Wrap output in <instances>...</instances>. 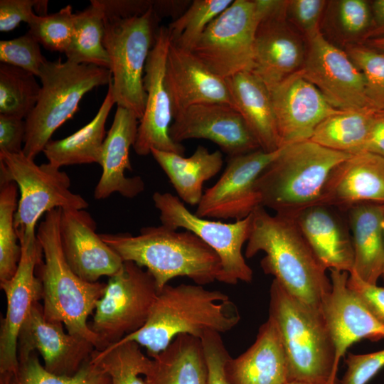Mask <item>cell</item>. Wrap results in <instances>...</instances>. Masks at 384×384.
<instances>
[{
    "label": "cell",
    "instance_id": "d6986e66",
    "mask_svg": "<svg viewBox=\"0 0 384 384\" xmlns=\"http://www.w3.org/2000/svg\"><path fill=\"white\" fill-rule=\"evenodd\" d=\"M269 91L281 147L309 140L324 119L339 111L327 102L301 71Z\"/></svg>",
    "mask_w": 384,
    "mask_h": 384
},
{
    "label": "cell",
    "instance_id": "1f68e13d",
    "mask_svg": "<svg viewBox=\"0 0 384 384\" xmlns=\"http://www.w3.org/2000/svg\"><path fill=\"white\" fill-rule=\"evenodd\" d=\"M115 103L111 81L100 107L88 124L64 139L50 140L46 144L43 152L48 163L58 169L74 164L97 163L100 165L107 135L105 124Z\"/></svg>",
    "mask_w": 384,
    "mask_h": 384
},
{
    "label": "cell",
    "instance_id": "5bb4252c",
    "mask_svg": "<svg viewBox=\"0 0 384 384\" xmlns=\"http://www.w3.org/2000/svg\"><path fill=\"white\" fill-rule=\"evenodd\" d=\"M280 149L266 152L259 149L230 157L218 181L203 192L195 214L204 218L235 220L249 216L261 206L256 181Z\"/></svg>",
    "mask_w": 384,
    "mask_h": 384
},
{
    "label": "cell",
    "instance_id": "484cf974",
    "mask_svg": "<svg viewBox=\"0 0 384 384\" xmlns=\"http://www.w3.org/2000/svg\"><path fill=\"white\" fill-rule=\"evenodd\" d=\"M228 384H285L289 365L278 327L269 316L255 341L243 353L228 358L224 367Z\"/></svg>",
    "mask_w": 384,
    "mask_h": 384
},
{
    "label": "cell",
    "instance_id": "f35d334b",
    "mask_svg": "<svg viewBox=\"0 0 384 384\" xmlns=\"http://www.w3.org/2000/svg\"><path fill=\"white\" fill-rule=\"evenodd\" d=\"M233 0H194L169 26L171 42L191 50L206 27L225 11Z\"/></svg>",
    "mask_w": 384,
    "mask_h": 384
},
{
    "label": "cell",
    "instance_id": "681fc988",
    "mask_svg": "<svg viewBox=\"0 0 384 384\" xmlns=\"http://www.w3.org/2000/svg\"><path fill=\"white\" fill-rule=\"evenodd\" d=\"M104 18H127L146 13L153 6L154 1L149 0H92Z\"/></svg>",
    "mask_w": 384,
    "mask_h": 384
},
{
    "label": "cell",
    "instance_id": "5b68a950",
    "mask_svg": "<svg viewBox=\"0 0 384 384\" xmlns=\"http://www.w3.org/2000/svg\"><path fill=\"white\" fill-rule=\"evenodd\" d=\"M269 316L275 321L282 337L289 381L340 384L334 343L320 311L299 301L273 279Z\"/></svg>",
    "mask_w": 384,
    "mask_h": 384
},
{
    "label": "cell",
    "instance_id": "ac0fdd59",
    "mask_svg": "<svg viewBox=\"0 0 384 384\" xmlns=\"http://www.w3.org/2000/svg\"><path fill=\"white\" fill-rule=\"evenodd\" d=\"M173 118L169 135L176 143L190 139H208L230 157L260 149L240 113L230 105L198 104Z\"/></svg>",
    "mask_w": 384,
    "mask_h": 384
},
{
    "label": "cell",
    "instance_id": "4fadbf2b",
    "mask_svg": "<svg viewBox=\"0 0 384 384\" xmlns=\"http://www.w3.org/2000/svg\"><path fill=\"white\" fill-rule=\"evenodd\" d=\"M301 73L338 110L373 109L361 72L345 50L335 46L321 32L306 41Z\"/></svg>",
    "mask_w": 384,
    "mask_h": 384
},
{
    "label": "cell",
    "instance_id": "60d3db41",
    "mask_svg": "<svg viewBox=\"0 0 384 384\" xmlns=\"http://www.w3.org/2000/svg\"><path fill=\"white\" fill-rule=\"evenodd\" d=\"M28 24V33L46 49L65 53L74 28L72 6L68 5L56 13L45 16L35 14Z\"/></svg>",
    "mask_w": 384,
    "mask_h": 384
},
{
    "label": "cell",
    "instance_id": "2e32d148",
    "mask_svg": "<svg viewBox=\"0 0 384 384\" xmlns=\"http://www.w3.org/2000/svg\"><path fill=\"white\" fill-rule=\"evenodd\" d=\"M21 255L15 274L0 282L6 297V311L1 321L0 373H14L18 366L17 343L20 329L33 305L42 299V284L36 269L43 259V250L37 238L20 241Z\"/></svg>",
    "mask_w": 384,
    "mask_h": 384
},
{
    "label": "cell",
    "instance_id": "74e56055",
    "mask_svg": "<svg viewBox=\"0 0 384 384\" xmlns=\"http://www.w3.org/2000/svg\"><path fill=\"white\" fill-rule=\"evenodd\" d=\"M17 194L15 182L0 181V282L15 274L21 255L14 223Z\"/></svg>",
    "mask_w": 384,
    "mask_h": 384
},
{
    "label": "cell",
    "instance_id": "c3c4849f",
    "mask_svg": "<svg viewBox=\"0 0 384 384\" xmlns=\"http://www.w3.org/2000/svg\"><path fill=\"white\" fill-rule=\"evenodd\" d=\"M37 0H1L0 31L9 32L21 22L27 23L36 14L33 12Z\"/></svg>",
    "mask_w": 384,
    "mask_h": 384
},
{
    "label": "cell",
    "instance_id": "d590c367",
    "mask_svg": "<svg viewBox=\"0 0 384 384\" xmlns=\"http://www.w3.org/2000/svg\"><path fill=\"white\" fill-rule=\"evenodd\" d=\"M36 77L21 68L1 63L0 114L26 118L41 93Z\"/></svg>",
    "mask_w": 384,
    "mask_h": 384
},
{
    "label": "cell",
    "instance_id": "e0dca14e",
    "mask_svg": "<svg viewBox=\"0 0 384 384\" xmlns=\"http://www.w3.org/2000/svg\"><path fill=\"white\" fill-rule=\"evenodd\" d=\"M95 349L87 339L65 333L62 322L47 320L39 302L33 305L23 324L17 343L18 357L38 352L46 370L64 376L75 374Z\"/></svg>",
    "mask_w": 384,
    "mask_h": 384
},
{
    "label": "cell",
    "instance_id": "836d02e7",
    "mask_svg": "<svg viewBox=\"0 0 384 384\" xmlns=\"http://www.w3.org/2000/svg\"><path fill=\"white\" fill-rule=\"evenodd\" d=\"M104 34V18L97 6L91 4L74 14L73 33L65 53L67 60L110 70V58L103 44Z\"/></svg>",
    "mask_w": 384,
    "mask_h": 384
},
{
    "label": "cell",
    "instance_id": "30bf717a",
    "mask_svg": "<svg viewBox=\"0 0 384 384\" xmlns=\"http://www.w3.org/2000/svg\"><path fill=\"white\" fill-rule=\"evenodd\" d=\"M158 290L152 275L136 263L124 262L110 277L89 325L102 350L141 329L146 323Z\"/></svg>",
    "mask_w": 384,
    "mask_h": 384
},
{
    "label": "cell",
    "instance_id": "11a10c76",
    "mask_svg": "<svg viewBox=\"0 0 384 384\" xmlns=\"http://www.w3.org/2000/svg\"><path fill=\"white\" fill-rule=\"evenodd\" d=\"M371 48L384 52V36L374 38L368 41Z\"/></svg>",
    "mask_w": 384,
    "mask_h": 384
},
{
    "label": "cell",
    "instance_id": "ab89813d",
    "mask_svg": "<svg viewBox=\"0 0 384 384\" xmlns=\"http://www.w3.org/2000/svg\"><path fill=\"white\" fill-rule=\"evenodd\" d=\"M334 33L346 46L355 44L358 38L367 37L371 22L368 3L365 0L328 1L325 11ZM328 20V21H329Z\"/></svg>",
    "mask_w": 384,
    "mask_h": 384
},
{
    "label": "cell",
    "instance_id": "f6af8a7d",
    "mask_svg": "<svg viewBox=\"0 0 384 384\" xmlns=\"http://www.w3.org/2000/svg\"><path fill=\"white\" fill-rule=\"evenodd\" d=\"M340 384H367L384 368V349L365 354L348 353Z\"/></svg>",
    "mask_w": 384,
    "mask_h": 384
},
{
    "label": "cell",
    "instance_id": "44dd1931",
    "mask_svg": "<svg viewBox=\"0 0 384 384\" xmlns=\"http://www.w3.org/2000/svg\"><path fill=\"white\" fill-rule=\"evenodd\" d=\"M59 229L65 260L82 280L96 282L122 269L124 261L96 233V223L84 209H61Z\"/></svg>",
    "mask_w": 384,
    "mask_h": 384
},
{
    "label": "cell",
    "instance_id": "7dc6e473",
    "mask_svg": "<svg viewBox=\"0 0 384 384\" xmlns=\"http://www.w3.org/2000/svg\"><path fill=\"white\" fill-rule=\"evenodd\" d=\"M348 287L362 300L375 318L384 326V287L363 281L356 274H349Z\"/></svg>",
    "mask_w": 384,
    "mask_h": 384
},
{
    "label": "cell",
    "instance_id": "6da1fadb",
    "mask_svg": "<svg viewBox=\"0 0 384 384\" xmlns=\"http://www.w3.org/2000/svg\"><path fill=\"white\" fill-rule=\"evenodd\" d=\"M259 252L265 254L260 262L265 274L272 275L299 301L321 312L331 289V279L293 217L271 215L262 206L252 213L245 256L251 258Z\"/></svg>",
    "mask_w": 384,
    "mask_h": 384
},
{
    "label": "cell",
    "instance_id": "277c9868",
    "mask_svg": "<svg viewBox=\"0 0 384 384\" xmlns=\"http://www.w3.org/2000/svg\"><path fill=\"white\" fill-rule=\"evenodd\" d=\"M60 213V208H55L46 213L36 232L44 258L36 269L42 284L44 316L50 321L62 322L68 333L87 339L101 351L100 340L87 319L103 296L106 284L85 282L71 270L61 245Z\"/></svg>",
    "mask_w": 384,
    "mask_h": 384
},
{
    "label": "cell",
    "instance_id": "f5cc1de1",
    "mask_svg": "<svg viewBox=\"0 0 384 384\" xmlns=\"http://www.w3.org/2000/svg\"><path fill=\"white\" fill-rule=\"evenodd\" d=\"M371 9L374 21L378 28H384V0L373 1Z\"/></svg>",
    "mask_w": 384,
    "mask_h": 384
},
{
    "label": "cell",
    "instance_id": "db71d44e",
    "mask_svg": "<svg viewBox=\"0 0 384 384\" xmlns=\"http://www.w3.org/2000/svg\"><path fill=\"white\" fill-rule=\"evenodd\" d=\"M48 1L37 0L34 9L38 16H45L48 14Z\"/></svg>",
    "mask_w": 384,
    "mask_h": 384
},
{
    "label": "cell",
    "instance_id": "603a6c76",
    "mask_svg": "<svg viewBox=\"0 0 384 384\" xmlns=\"http://www.w3.org/2000/svg\"><path fill=\"white\" fill-rule=\"evenodd\" d=\"M165 85L173 117L188 107L202 103H224L233 107L225 78L212 72L191 50L171 42Z\"/></svg>",
    "mask_w": 384,
    "mask_h": 384
},
{
    "label": "cell",
    "instance_id": "4dcf8cb0",
    "mask_svg": "<svg viewBox=\"0 0 384 384\" xmlns=\"http://www.w3.org/2000/svg\"><path fill=\"white\" fill-rule=\"evenodd\" d=\"M146 384H208V368L200 338L177 336L151 358Z\"/></svg>",
    "mask_w": 384,
    "mask_h": 384
},
{
    "label": "cell",
    "instance_id": "7402d4cb",
    "mask_svg": "<svg viewBox=\"0 0 384 384\" xmlns=\"http://www.w3.org/2000/svg\"><path fill=\"white\" fill-rule=\"evenodd\" d=\"M348 276L346 272L330 270L331 289L321 309L334 343L337 369L341 358L354 343L363 338L384 339V326L348 287Z\"/></svg>",
    "mask_w": 384,
    "mask_h": 384
},
{
    "label": "cell",
    "instance_id": "6f0895ef",
    "mask_svg": "<svg viewBox=\"0 0 384 384\" xmlns=\"http://www.w3.org/2000/svg\"><path fill=\"white\" fill-rule=\"evenodd\" d=\"M383 245H384V220H383ZM381 278H383L384 281V260H383V273H382Z\"/></svg>",
    "mask_w": 384,
    "mask_h": 384
},
{
    "label": "cell",
    "instance_id": "ffe728a7",
    "mask_svg": "<svg viewBox=\"0 0 384 384\" xmlns=\"http://www.w3.org/2000/svg\"><path fill=\"white\" fill-rule=\"evenodd\" d=\"M286 8L262 18L256 31L250 71L269 90L300 71L306 57V40L287 21Z\"/></svg>",
    "mask_w": 384,
    "mask_h": 384
},
{
    "label": "cell",
    "instance_id": "bcb514c9",
    "mask_svg": "<svg viewBox=\"0 0 384 384\" xmlns=\"http://www.w3.org/2000/svg\"><path fill=\"white\" fill-rule=\"evenodd\" d=\"M208 368V384H228L224 367L230 357L220 334L208 331L201 338Z\"/></svg>",
    "mask_w": 384,
    "mask_h": 384
},
{
    "label": "cell",
    "instance_id": "8992f818",
    "mask_svg": "<svg viewBox=\"0 0 384 384\" xmlns=\"http://www.w3.org/2000/svg\"><path fill=\"white\" fill-rule=\"evenodd\" d=\"M351 155L311 140L282 146L256 181L261 206L294 216L317 205L331 171Z\"/></svg>",
    "mask_w": 384,
    "mask_h": 384
},
{
    "label": "cell",
    "instance_id": "e575fe53",
    "mask_svg": "<svg viewBox=\"0 0 384 384\" xmlns=\"http://www.w3.org/2000/svg\"><path fill=\"white\" fill-rule=\"evenodd\" d=\"M91 361L110 378L111 384H146L152 359L142 351L136 341L117 342L102 351L95 349Z\"/></svg>",
    "mask_w": 384,
    "mask_h": 384
},
{
    "label": "cell",
    "instance_id": "816d5d0a",
    "mask_svg": "<svg viewBox=\"0 0 384 384\" xmlns=\"http://www.w3.org/2000/svg\"><path fill=\"white\" fill-rule=\"evenodd\" d=\"M364 151L384 157V114L376 112Z\"/></svg>",
    "mask_w": 384,
    "mask_h": 384
},
{
    "label": "cell",
    "instance_id": "7bdbcfd3",
    "mask_svg": "<svg viewBox=\"0 0 384 384\" xmlns=\"http://www.w3.org/2000/svg\"><path fill=\"white\" fill-rule=\"evenodd\" d=\"M46 60L40 43L28 33L11 40L0 41V61L26 70L38 77Z\"/></svg>",
    "mask_w": 384,
    "mask_h": 384
},
{
    "label": "cell",
    "instance_id": "f907efd6",
    "mask_svg": "<svg viewBox=\"0 0 384 384\" xmlns=\"http://www.w3.org/2000/svg\"><path fill=\"white\" fill-rule=\"evenodd\" d=\"M25 136V119L0 114V152L21 153Z\"/></svg>",
    "mask_w": 384,
    "mask_h": 384
},
{
    "label": "cell",
    "instance_id": "52a82bcc",
    "mask_svg": "<svg viewBox=\"0 0 384 384\" xmlns=\"http://www.w3.org/2000/svg\"><path fill=\"white\" fill-rule=\"evenodd\" d=\"M38 78L42 85L40 96L25 119L23 153L32 159L43 151L56 129L78 111L79 103L87 92L112 80L107 68L60 59L46 60Z\"/></svg>",
    "mask_w": 384,
    "mask_h": 384
},
{
    "label": "cell",
    "instance_id": "f546056e",
    "mask_svg": "<svg viewBox=\"0 0 384 384\" xmlns=\"http://www.w3.org/2000/svg\"><path fill=\"white\" fill-rule=\"evenodd\" d=\"M150 154L166 174L178 198L191 206L199 203L203 183L220 171L223 163L220 151L210 152L201 145L189 157L154 148Z\"/></svg>",
    "mask_w": 384,
    "mask_h": 384
},
{
    "label": "cell",
    "instance_id": "b9f144b4",
    "mask_svg": "<svg viewBox=\"0 0 384 384\" xmlns=\"http://www.w3.org/2000/svg\"><path fill=\"white\" fill-rule=\"evenodd\" d=\"M346 52L361 72L366 95L378 110H384V53L358 44L346 46Z\"/></svg>",
    "mask_w": 384,
    "mask_h": 384
},
{
    "label": "cell",
    "instance_id": "cb8c5ba5",
    "mask_svg": "<svg viewBox=\"0 0 384 384\" xmlns=\"http://www.w3.org/2000/svg\"><path fill=\"white\" fill-rule=\"evenodd\" d=\"M363 203L384 205V157L366 151L331 171L317 205L348 210Z\"/></svg>",
    "mask_w": 384,
    "mask_h": 384
},
{
    "label": "cell",
    "instance_id": "7c38bea8",
    "mask_svg": "<svg viewBox=\"0 0 384 384\" xmlns=\"http://www.w3.org/2000/svg\"><path fill=\"white\" fill-rule=\"evenodd\" d=\"M260 20L255 0H235L206 27L191 51L223 78L250 71Z\"/></svg>",
    "mask_w": 384,
    "mask_h": 384
},
{
    "label": "cell",
    "instance_id": "ee69618b",
    "mask_svg": "<svg viewBox=\"0 0 384 384\" xmlns=\"http://www.w3.org/2000/svg\"><path fill=\"white\" fill-rule=\"evenodd\" d=\"M327 4L324 0H287V21L306 41L321 32Z\"/></svg>",
    "mask_w": 384,
    "mask_h": 384
},
{
    "label": "cell",
    "instance_id": "9a60e30c",
    "mask_svg": "<svg viewBox=\"0 0 384 384\" xmlns=\"http://www.w3.org/2000/svg\"><path fill=\"white\" fill-rule=\"evenodd\" d=\"M171 42L169 28L159 27L144 68L143 84L146 93V106L133 146L138 155H148L152 148L184 154L185 148L181 144L174 142L169 135L173 115L164 77Z\"/></svg>",
    "mask_w": 384,
    "mask_h": 384
},
{
    "label": "cell",
    "instance_id": "d4e9b609",
    "mask_svg": "<svg viewBox=\"0 0 384 384\" xmlns=\"http://www.w3.org/2000/svg\"><path fill=\"white\" fill-rule=\"evenodd\" d=\"M139 124L134 113L117 106L103 143L102 173L94 191L95 199H105L114 193L133 198L144 191V183L140 176H125L126 170H132L129 149L135 143Z\"/></svg>",
    "mask_w": 384,
    "mask_h": 384
},
{
    "label": "cell",
    "instance_id": "8fae6325",
    "mask_svg": "<svg viewBox=\"0 0 384 384\" xmlns=\"http://www.w3.org/2000/svg\"><path fill=\"white\" fill-rule=\"evenodd\" d=\"M152 199L159 210L162 225L192 232L216 252L222 267L219 282L228 284L252 282V270L242 251L250 235L252 213L233 223H225L191 213L180 198L171 193L155 192Z\"/></svg>",
    "mask_w": 384,
    "mask_h": 384
},
{
    "label": "cell",
    "instance_id": "7a4b0ae2",
    "mask_svg": "<svg viewBox=\"0 0 384 384\" xmlns=\"http://www.w3.org/2000/svg\"><path fill=\"white\" fill-rule=\"evenodd\" d=\"M240 320L238 306L226 294L196 284H168L158 292L145 324L118 342L136 341L153 358L178 335L201 339L208 331H229Z\"/></svg>",
    "mask_w": 384,
    "mask_h": 384
},
{
    "label": "cell",
    "instance_id": "ba28073f",
    "mask_svg": "<svg viewBox=\"0 0 384 384\" xmlns=\"http://www.w3.org/2000/svg\"><path fill=\"white\" fill-rule=\"evenodd\" d=\"M0 181H14L19 188L14 218L18 242L36 239V225L43 214L55 208L82 210L89 206L70 191L65 172L48 162L37 165L23 151L0 152Z\"/></svg>",
    "mask_w": 384,
    "mask_h": 384
},
{
    "label": "cell",
    "instance_id": "9f6ffc18",
    "mask_svg": "<svg viewBox=\"0 0 384 384\" xmlns=\"http://www.w3.org/2000/svg\"><path fill=\"white\" fill-rule=\"evenodd\" d=\"M285 384H315V383H310L301 382V381H289Z\"/></svg>",
    "mask_w": 384,
    "mask_h": 384
},
{
    "label": "cell",
    "instance_id": "f1b7e54d",
    "mask_svg": "<svg viewBox=\"0 0 384 384\" xmlns=\"http://www.w3.org/2000/svg\"><path fill=\"white\" fill-rule=\"evenodd\" d=\"M348 212L354 254L352 272L366 282L377 284L384 260V205L363 203Z\"/></svg>",
    "mask_w": 384,
    "mask_h": 384
},
{
    "label": "cell",
    "instance_id": "680465c9",
    "mask_svg": "<svg viewBox=\"0 0 384 384\" xmlns=\"http://www.w3.org/2000/svg\"><path fill=\"white\" fill-rule=\"evenodd\" d=\"M378 113L384 114V110L378 111Z\"/></svg>",
    "mask_w": 384,
    "mask_h": 384
},
{
    "label": "cell",
    "instance_id": "83f0119b",
    "mask_svg": "<svg viewBox=\"0 0 384 384\" xmlns=\"http://www.w3.org/2000/svg\"><path fill=\"white\" fill-rule=\"evenodd\" d=\"M233 107L240 113L261 149L281 148L270 91L250 71L225 78Z\"/></svg>",
    "mask_w": 384,
    "mask_h": 384
},
{
    "label": "cell",
    "instance_id": "8d00e7d4",
    "mask_svg": "<svg viewBox=\"0 0 384 384\" xmlns=\"http://www.w3.org/2000/svg\"><path fill=\"white\" fill-rule=\"evenodd\" d=\"M90 358L75 374L57 375L46 370L37 353L32 351L26 356L18 357V366L9 384H111L109 375Z\"/></svg>",
    "mask_w": 384,
    "mask_h": 384
},
{
    "label": "cell",
    "instance_id": "4316f807",
    "mask_svg": "<svg viewBox=\"0 0 384 384\" xmlns=\"http://www.w3.org/2000/svg\"><path fill=\"white\" fill-rule=\"evenodd\" d=\"M330 208L314 205L292 217L326 270L350 274L354 262L351 236Z\"/></svg>",
    "mask_w": 384,
    "mask_h": 384
},
{
    "label": "cell",
    "instance_id": "d6a6232c",
    "mask_svg": "<svg viewBox=\"0 0 384 384\" xmlns=\"http://www.w3.org/2000/svg\"><path fill=\"white\" fill-rule=\"evenodd\" d=\"M378 110H339L324 119L309 140L327 149L354 154L364 151Z\"/></svg>",
    "mask_w": 384,
    "mask_h": 384
},
{
    "label": "cell",
    "instance_id": "3957f363",
    "mask_svg": "<svg viewBox=\"0 0 384 384\" xmlns=\"http://www.w3.org/2000/svg\"><path fill=\"white\" fill-rule=\"evenodd\" d=\"M124 262L145 267L159 292L177 277L196 284L218 281L221 262L216 252L189 230L178 232L164 225L142 228L139 234H100Z\"/></svg>",
    "mask_w": 384,
    "mask_h": 384
},
{
    "label": "cell",
    "instance_id": "9c48e42d",
    "mask_svg": "<svg viewBox=\"0 0 384 384\" xmlns=\"http://www.w3.org/2000/svg\"><path fill=\"white\" fill-rule=\"evenodd\" d=\"M153 6L142 15L104 18V46L108 53L115 102L140 120L146 100L143 78L147 58L159 29Z\"/></svg>",
    "mask_w": 384,
    "mask_h": 384
}]
</instances>
